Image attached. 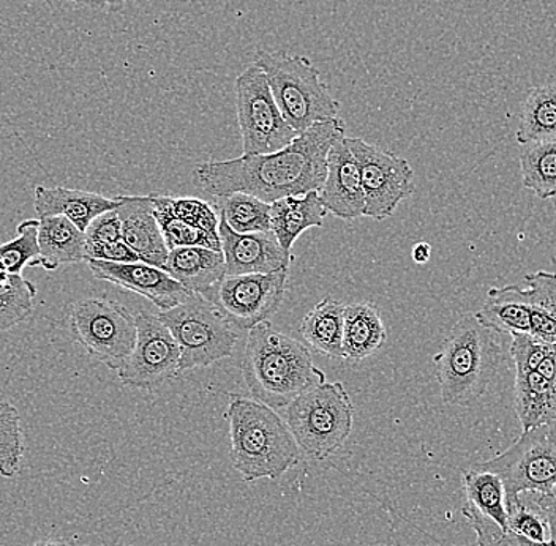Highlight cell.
<instances>
[{"label": "cell", "mask_w": 556, "mask_h": 546, "mask_svg": "<svg viewBox=\"0 0 556 546\" xmlns=\"http://www.w3.org/2000/svg\"><path fill=\"white\" fill-rule=\"evenodd\" d=\"M235 93L243 155L274 154L298 137L281 116L269 82L255 64L238 76Z\"/></svg>", "instance_id": "obj_9"}, {"label": "cell", "mask_w": 556, "mask_h": 546, "mask_svg": "<svg viewBox=\"0 0 556 546\" xmlns=\"http://www.w3.org/2000/svg\"><path fill=\"white\" fill-rule=\"evenodd\" d=\"M551 430H552V434H554V437L556 440V423H555V426L551 427Z\"/></svg>", "instance_id": "obj_45"}, {"label": "cell", "mask_w": 556, "mask_h": 546, "mask_svg": "<svg viewBox=\"0 0 556 546\" xmlns=\"http://www.w3.org/2000/svg\"><path fill=\"white\" fill-rule=\"evenodd\" d=\"M226 275L274 274L290 270L293 253H287L273 231L238 234L224 218L218 223Z\"/></svg>", "instance_id": "obj_15"}, {"label": "cell", "mask_w": 556, "mask_h": 546, "mask_svg": "<svg viewBox=\"0 0 556 546\" xmlns=\"http://www.w3.org/2000/svg\"><path fill=\"white\" fill-rule=\"evenodd\" d=\"M242 376L253 398L273 409L287 408L299 395L326 382L311 350L269 321L249 330Z\"/></svg>", "instance_id": "obj_2"}, {"label": "cell", "mask_w": 556, "mask_h": 546, "mask_svg": "<svg viewBox=\"0 0 556 546\" xmlns=\"http://www.w3.org/2000/svg\"><path fill=\"white\" fill-rule=\"evenodd\" d=\"M465 518H467L471 530L475 531L478 546H556L554 541L545 542V544L527 541L514 532L502 530L484 518L472 517V515Z\"/></svg>", "instance_id": "obj_37"}, {"label": "cell", "mask_w": 556, "mask_h": 546, "mask_svg": "<svg viewBox=\"0 0 556 546\" xmlns=\"http://www.w3.org/2000/svg\"><path fill=\"white\" fill-rule=\"evenodd\" d=\"M48 3H50V5H55V2H58V0H47Z\"/></svg>", "instance_id": "obj_46"}, {"label": "cell", "mask_w": 556, "mask_h": 546, "mask_svg": "<svg viewBox=\"0 0 556 546\" xmlns=\"http://www.w3.org/2000/svg\"><path fill=\"white\" fill-rule=\"evenodd\" d=\"M465 504L464 517H479L507 530L509 507L502 478L476 465L464 472Z\"/></svg>", "instance_id": "obj_22"}, {"label": "cell", "mask_w": 556, "mask_h": 546, "mask_svg": "<svg viewBox=\"0 0 556 546\" xmlns=\"http://www.w3.org/2000/svg\"><path fill=\"white\" fill-rule=\"evenodd\" d=\"M412 257L416 264H427L432 257V245L427 242H419L413 246Z\"/></svg>", "instance_id": "obj_43"}, {"label": "cell", "mask_w": 556, "mask_h": 546, "mask_svg": "<svg viewBox=\"0 0 556 546\" xmlns=\"http://www.w3.org/2000/svg\"><path fill=\"white\" fill-rule=\"evenodd\" d=\"M343 319L345 305L326 295L304 316L299 332L316 353L343 359Z\"/></svg>", "instance_id": "obj_26"}, {"label": "cell", "mask_w": 556, "mask_h": 546, "mask_svg": "<svg viewBox=\"0 0 556 546\" xmlns=\"http://www.w3.org/2000/svg\"><path fill=\"white\" fill-rule=\"evenodd\" d=\"M86 245L99 246L122 240V223L116 208L104 212L89 223L85 231Z\"/></svg>", "instance_id": "obj_38"}, {"label": "cell", "mask_w": 556, "mask_h": 546, "mask_svg": "<svg viewBox=\"0 0 556 546\" xmlns=\"http://www.w3.org/2000/svg\"><path fill=\"white\" fill-rule=\"evenodd\" d=\"M29 546H75L70 541H64V538H41V541L34 542L33 545Z\"/></svg>", "instance_id": "obj_44"}, {"label": "cell", "mask_w": 556, "mask_h": 546, "mask_svg": "<svg viewBox=\"0 0 556 546\" xmlns=\"http://www.w3.org/2000/svg\"><path fill=\"white\" fill-rule=\"evenodd\" d=\"M536 499L542 512L547 518L548 526H551L552 541L556 544V490L551 493H544V495L536 493Z\"/></svg>", "instance_id": "obj_40"}, {"label": "cell", "mask_w": 556, "mask_h": 546, "mask_svg": "<svg viewBox=\"0 0 556 546\" xmlns=\"http://www.w3.org/2000/svg\"><path fill=\"white\" fill-rule=\"evenodd\" d=\"M24 457L21 416L12 403L0 398V475L16 478Z\"/></svg>", "instance_id": "obj_34"}, {"label": "cell", "mask_w": 556, "mask_h": 546, "mask_svg": "<svg viewBox=\"0 0 556 546\" xmlns=\"http://www.w3.org/2000/svg\"><path fill=\"white\" fill-rule=\"evenodd\" d=\"M516 412L521 430L556 423V385L530 368H516Z\"/></svg>", "instance_id": "obj_25"}, {"label": "cell", "mask_w": 556, "mask_h": 546, "mask_svg": "<svg viewBox=\"0 0 556 546\" xmlns=\"http://www.w3.org/2000/svg\"><path fill=\"white\" fill-rule=\"evenodd\" d=\"M328 215L318 191L281 198L270 203V229L281 249L291 253L295 240L311 228H321Z\"/></svg>", "instance_id": "obj_19"}, {"label": "cell", "mask_w": 556, "mask_h": 546, "mask_svg": "<svg viewBox=\"0 0 556 546\" xmlns=\"http://www.w3.org/2000/svg\"><path fill=\"white\" fill-rule=\"evenodd\" d=\"M220 217L238 234L269 232L270 204L245 193H232L220 203Z\"/></svg>", "instance_id": "obj_31"}, {"label": "cell", "mask_w": 556, "mask_h": 546, "mask_svg": "<svg viewBox=\"0 0 556 546\" xmlns=\"http://www.w3.org/2000/svg\"><path fill=\"white\" fill-rule=\"evenodd\" d=\"M225 419L231 437L232 466L245 482L278 480L301 458L287 422L258 399L229 395Z\"/></svg>", "instance_id": "obj_3"}, {"label": "cell", "mask_w": 556, "mask_h": 546, "mask_svg": "<svg viewBox=\"0 0 556 546\" xmlns=\"http://www.w3.org/2000/svg\"><path fill=\"white\" fill-rule=\"evenodd\" d=\"M492 330L475 315H464L433 356L441 399L450 406H469L489 391L503 361V347Z\"/></svg>", "instance_id": "obj_4"}, {"label": "cell", "mask_w": 556, "mask_h": 546, "mask_svg": "<svg viewBox=\"0 0 556 546\" xmlns=\"http://www.w3.org/2000/svg\"><path fill=\"white\" fill-rule=\"evenodd\" d=\"M475 318L496 335H530L531 332V308L520 295L519 283L489 290L485 304L475 313Z\"/></svg>", "instance_id": "obj_24"}, {"label": "cell", "mask_w": 556, "mask_h": 546, "mask_svg": "<svg viewBox=\"0 0 556 546\" xmlns=\"http://www.w3.org/2000/svg\"><path fill=\"white\" fill-rule=\"evenodd\" d=\"M521 183L539 200L556 198V141L525 145L520 155Z\"/></svg>", "instance_id": "obj_29"}, {"label": "cell", "mask_w": 556, "mask_h": 546, "mask_svg": "<svg viewBox=\"0 0 556 546\" xmlns=\"http://www.w3.org/2000/svg\"><path fill=\"white\" fill-rule=\"evenodd\" d=\"M495 472L506 486L507 500L521 493H551L556 490V440L551 427L523 431L519 440L492 460L479 462Z\"/></svg>", "instance_id": "obj_11"}, {"label": "cell", "mask_w": 556, "mask_h": 546, "mask_svg": "<svg viewBox=\"0 0 556 546\" xmlns=\"http://www.w3.org/2000/svg\"><path fill=\"white\" fill-rule=\"evenodd\" d=\"M519 291L531 308L530 337L544 343H556V274L534 272L519 283Z\"/></svg>", "instance_id": "obj_27"}, {"label": "cell", "mask_w": 556, "mask_h": 546, "mask_svg": "<svg viewBox=\"0 0 556 546\" xmlns=\"http://www.w3.org/2000/svg\"><path fill=\"white\" fill-rule=\"evenodd\" d=\"M40 266L48 272L67 264L86 263V238L81 229L62 215L38 218Z\"/></svg>", "instance_id": "obj_23"}, {"label": "cell", "mask_w": 556, "mask_h": 546, "mask_svg": "<svg viewBox=\"0 0 556 546\" xmlns=\"http://www.w3.org/2000/svg\"><path fill=\"white\" fill-rule=\"evenodd\" d=\"M87 261H108V263H138L139 256L124 240L119 242L108 243V245L87 246Z\"/></svg>", "instance_id": "obj_39"}, {"label": "cell", "mask_w": 556, "mask_h": 546, "mask_svg": "<svg viewBox=\"0 0 556 546\" xmlns=\"http://www.w3.org/2000/svg\"><path fill=\"white\" fill-rule=\"evenodd\" d=\"M163 270L191 294H201L225 277V256L222 250L179 246L169 252Z\"/></svg>", "instance_id": "obj_21"}, {"label": "cell", "mask_w": 556, "mask_h": 546, "mask_svg": "<svg viewBox=\"0 0 556 546\" xmlns=\"http://www.w3.org/2000/svg\"><path fill=\"white\" fill-rule=\"evenodd\" d=\"M87 266L93 277L113 283L122 290L137 292L151 301L160 312L177 307L191 295V292L180 287L165 270L142 261L138 263L87 261Z\"/></svg>", "instance_id": "obj_14"}, {"label": "cell", "mask_w": 556, "mask_h": 546, "mask_svg": "<svg viewBox=\"0 0 556 546\" xmlns=\"http://www.w3.org/2000/svg\"><path fill=\"white\" fill-rule=\"evenodd\" d=\"M516 141L520 145L556 141V85L531 90L521 111Z\"/></svg>", "instance_id": "obj_28"}, {"label": "cell", "mask_w": 556, "mask_h": 546, "mask_svg": "<svg viewBox=\"0 0 556 546\" xmlns=\"http://www.w3.org/2000/svg\"><path fill=\"white\" fill-rule=\"evenodd\" d=\"M156 318L179 344L180 374L231 357L239 343L238 330L201 294H191L177 307L160 312Z\"/></svg>", "instance_id": "obj_7"}, {"label": "cell", "mask_w": 556, "mask_h": 546, "mask_svg": "<svg viewBox=\"0 0 556 546\" xmlns=\"http://www.w3.org/2000/svg\"><path fill=\"white\" fill-rule=\"evenodd\" d=\"M351 152L359 163L363 180L364 217L375 221L388 220L400 203L415 194V172L408 160L368 144L364 139L345 138Z\"/></svg>", "instance_id": "obj_12"}, {"label": "cell", "mask_w": 556, "mask_h": 546, "mask_svg": "<svg viewBox=\"0 0 556 546\" xmlns=\"http://www.w3.org/2000/svg\"><path fill=\"white\" fill-rule=\"evenodd\" d=\"M345 138L330 148L328 173L318 193L328 214L340 220L353 221L364 217L365 196L359 163Z\"/></svg>", "instance_id": "obj_16"}, {"label": "cell", "mask_w": 556, "mask_h": 546, "mask_svg": "<svg viewBox=\"0 0 556 546\" xmlns=\"http://www.w3.org/2000/svg\"><path fill=\"white\" fill-rule=\"evenodd\" d=\"M68 2L78 3V5L92 7V9H108L119 10L125 3L131 0H68Z\"/></svg>", "instance_id": "obj_42"}, {"label": "cell", "mask_w": 556, "mask_h": 546, "mask_svg": "<svg viewBox=\"0 0 556 546\" xmlns=\"http://www.w3.org/2000/svg\"><path fill=\"white\" fill-rule=\"evenodd\" d=\"M38 228L40 220H24L17 225L15 239L0 243V261L10 274L21 275L27 266H40Z\"/></svg>", "instance_id": "obj_35"}, {"label": "cell", "mask_w": 556, "mask_h": 546, "mask_svg": "<svg viewBox=\"0 0 556 546\" xmlns=\"http://www.w3.org/2000/svg\"><path fill=\"white\" fill-rule=\"evenodd\" d=\"M68 329L90 359L110 370H119L137 343L135 315L110 299L75 302L68 312Z\"/></svg>", "instance_id": "obj_8"}, {"label": "cell", "mask_w": 556, "mask_h": 546, "mask_svg": "<svg viewBox=\"0 0 556 546\" xmlns=\"http://www.w3.org/2000/svg\"><path fill=\"white\" fill-rule=\"evenodd\" d=\"M151 196L152 203H154V215L169 252L179 246H204V249L222 250L220 238H212L207 232L179 220L169 208L166 194H151Z\"/></svg>", "instance_id": "obj_32"}, {"label": "cell", "mask_w": 556, "mask_h": 546, "mask_svg": "<svg viewBox=\"0 0 556 546\" xmlns=\"http://www.w3.org/2000/svg\"><path fill=\"white\" fill-rule=\"evenodd\" d=\"M255 65L266 76L281 116L298 137L319 122L339 117V100L333 99L308 59L260 50Z\"/></svg>", "instance_id": "obj_5"}, {"label": "cell", "mask_w": 556, "mask_h": 546, "mask_svg": "<svg viewBox=\"0 0 556 546\" xmlns=\"http://www.w3.org/2000/svg\"><path fill=\"white\" fill-rule=\"evenodd\" d=\"M35 211L38 218L62 215L76 228L86 231L89 223L104 212L121 204V198H106L92 191L72 190L65 187L38 186L34 191Z\"/></svg>", "instance_id": "obj_18"}, {"label": "cell", "mask_w": 556, "mask_h": 546, "mask_svg": "<svg viewBox=\"0 0 556 546\" xmlns=\"http://www.w3.org/2000/svg\"><path fill=\"white\" fill-rule=\"evenodd\" d=\"M388 329L380 309L371 302L346 305L343 319V359L357 364L380 353Z\"/></svg>", "instance_id": "obj_20"}, {"label": "cell", "mask_w": 556, "mask_h": 546, "mask_svg": "<svg viewBox=\"0 0 556 546\" xmlns=\"http://www.w3.org/2000/svg\"><path fill=\"white\" fill-rule=\"evenodd\" d=\"M288 274L225 275L220 281L201 292L229 326L239 333L249 332L269 321L281 307L287 292Z\"/></svg>", "instance_id": "obj_10"}, {"label": "cell", "mask_w": 556, "mask_h": 546, "mask_svg": "<svg viewBox=\"0 0 556 546\" xmlns=\"http://www.w3.org/2000/svg\"><path fill=\"white\" fill-rule=\"evenodd\" d=\"M37 288L23 277L7 270L0 261V332L27 321L34 313Z\"/></svg>", "instance_id": "obj_30"}, {"label": "cell", "mask_w": 556, "mask_h": 546, "mask_svg": "<svg viewBox=\"0 0 556 546\" xmlns=\"http://www.w3.org/2000/svg\"><path fill=\"white\" fill-rule=\"evenodd\" d=\"M534 370L539 374L544 376L548 381L554 382L556 385V343H548L547 350H545L544 357Z\"/></svg>", "instance_id": "obj_41"}, {"label": "cell", "mask_w": 556, "mask_h": 546, "mask_svg": "<svg viewBox=\"0 0 556 546\" xmlns=\"http://www.w3.org/2000/svg\"><path fill=\"white\" fill-rule=\"evenodd\" d=\"M285 422L305 457L325 461L353 431V402L342 382H323L287 406Z\"/></svg>", "instance_id": "obj_6"}, {"label": "cell", "mask_w": 556, "mask_h": 546, "mask_svg": "<svg viewBox=\"0 0 556 546\" xmlns=\"http://www.w3.org/2000/svg\"><path fill=\"white\" fill-rule=\"evenodd\" d=\"M168 205L179 220L207 232L212 238H218V207L208 201L190 196H168Z\"/></svg>", "instance_id": "obj_36"}, {"label": "cell", "mask_w": 556, "mask_h": 546, "mask_svg": "<svg viewBox=\"0 0 556 546\" xmlns=\"http://www.w3.org/2000/svg\"><path fill=\"white\" fill-rule=\"evenodd\" d=\"M116 212L122 223V240L142 263L163 269L169 250L154 215L152 196H119Z\"/></svg>", "instance_id": "obj_17"}, {"label": "cell", "mask_w": 556, "mask_h": 546, "mask_svg": "<svg viewBox=\"0 0 556 546\" xmlns=\"http://www.w3.org/2000/svg\"><path fill=\"white\" fill-rule=\"evenodd\" d=\"M345 138L340 117L319 122L274 154L242 155L206 162L194 169L197 182L215 198L252 194L264 203L321 190L328 173L330 148Z\"/></svg>", "instance_id": "obj_1"}, {"label": "cell", "mask_w": 556, "mask_h": 546, "mask_svg": "<svg viewBox=\"0 0 556 546\" xmlns=\"http://www.w3.org/2000/svg\"><path fill=\"white\" fill-rule=\"evenodd\" d=\"M509 524L507 530L527 541L545 544L552 541L547 518L538 504L536 493H521L507 500Z\"/></svg>", "instance_id": "obj_33"}, {"label": "cell", "mask_w": 556, "mask_h": 546, "mask_svg": "<svg viewBox=\"0 0 556 546\" xmlns=\"http://www.w3.org/2000/svg\"><path fill=\"white\" fill-rule=\"evenodd\" d=\"M137 343L117 373L125 388L154 391L180 374V350L168 327L156 315L139 312Z\"/></svg>", "instance_id": "obj_13"}]
</instances>
